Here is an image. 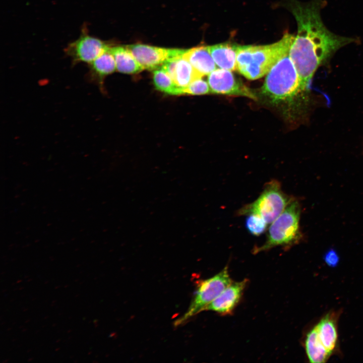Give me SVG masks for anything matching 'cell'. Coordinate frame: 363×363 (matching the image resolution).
Instances as JSON below:
<instances>
[{
	"mask_svg": "<svg viewBox=\"0 0 363 363\" xmlns=\"http://www.w3.org/2000/svg\"><path fill=\"white\" fill-rule=\"evenodd\" d=\"M315 327L322 343L331 354L335 349L338 338L335 315L327 314Z\"/></svg>",
	"mask_w": 363,
	"mask_h": 363,
	"instance_id": "cell-15",
	"label": "cell"
},
{
	"mask_svg": "<svg viewBox=\"0 0 363 363\" xmlns=\"http://www.w3.org/2000/svg\"><path fill=\"white\" fill-rule=\"evenodd\" d=\"M110 50L114 57L117 71L135 74L144 69L126 46H110Z\"/></svg>",
	"mask_w": 363,
	"mask_h": 363,
	"instance_id": "cell-16",
	"label": "cell"
},
{
	"mask_svg": "<svg viewBox=\"0 0 363 363\" xmlns=\"http://www.w3.org/2000/svg\"><path fill=\"white\" fill-rule=\"evenodd\" d=\"M182 56L202 77L208 75L216 69V65L210 52L209 46L200 45L186 50Z\"/></svg>",
	"mask_w": 363,
	"mask_h": 363,
	"instance_id": "cell-12",
	"label": "cell"
},
{
	"mask_svg": "<svg viewBox=\"0 0 363 363\" xmlns=\"http://www.w3.org/2000/svg\"><path fill=\"white\" fill-rule=\"evenodd\" d=\"M324 0L302 3L289 0L287 8L297 25V32L289 55L299 75L302 91L308 89L318 69L341 47L358 41L355 38L336 35L329 31L321 17Z\"/></svg>",
	"mask_w": 363,
	"mask_h": 363,
	"instance_id": "cell-1",
	"label": "cell"
},
{
	"mask_svg": "<svg viewBox=\"0 0 363 363\" xmlns=\"http://www.w3.org/2000/svg\"><path fill=\"white\" fill-rule=\"evenodd\" d=\"M144 69L149 70L160 68L168 58L182 55L186 49L165 48L142 44L126 46Z\"/></svg>",
	"mask_w": 363,
	"mask_h": 363,
	"instance_id": "cell-8",
	"label": "cell"
},
{
	"mask_svg": "<svg viewBox=\"0 0 363 363\" xmlns=\"http://www.w3.org/2000/svg\"><path fill=\"white\" fill-rule=\"evenodd\" d=\"M305 346L308 359L312 363L325 362L331 354L320 341L315 326L307 334Z\"/></svg>",
	"mask_w": 363,
	"mask_h": 363,
	"instance_id": "cell-17",
	"label": "cell"
},
{
	"mask_svg": "<svg viewBox=\"0 0 363 363\" xmlns=\"http://www.w3.org/2000/svg\"><path fill=\"white\" fill-rule=\"evenodd\" d=\"M110 46L109 43L90 35L84 26L80 37L68 44L65 52L71 57L73 65L79 63L89 64Z\"/></svg>",
	"mask_w": 363,
	"mask_h": 363,
	"instance_id": "cell-7",
	"label": "cell"
},
{
	"mask_svg": "<svg viewBox=\"0 0 363 363\" xmlns=\"http://www.w3.org/2000/svg\"><path fill=\"white\" fill-rule=\"evenodd\" d=\"M183 94L190 95H201L211 92L208 83L202 78L193 80L187 86L184 87Z\"/></svg>",
	"mask_w": 363,
	"mask_h": 363,
	"instance_id": "cell-20",
	"label": "cell"
},
{
	"mask_svg": "<svg viewBox=\"0 0 363 363\" xmlns=\"http://www.w3.org/2000/svg\"><path fill=\"white\" fill-rule=\"evenodd\" d=\"M294 37L286 33L279 41L271 44H237V71L249 80L263 77L279 59L289 53Z\"/></svg>",
	"mask_w": 363,
	"mask_h": 363,
	"instance_id": "cell-2",
	"label": "cell"
},
{
	"mask_svg": "<svg viewBox=\"0 0 363 363\" xmlns=\"http://www.w3.org/2000/svg\"><path fill=\"white\" fill-rule=\"evenodd\" d=\"M153 82L156 88L171 95L183 94V88L178 86L170 76L161 68L153 72Z\"/></svg>",
	"mask_w": 363,
	"mask_h": 363,
	"instance_id": "cell-18",
	"label": "cell"
},
{
	"mask_svg": "<svg viewBox=\"0 0 363 363\" xmlns=\"http://www.w3.org/2000/svg\"><path fill=\"white\" fill-rule=\"evenodd\" d=\"M294 197L282 190L279 182L272 179L267 182L258 198L253 202L239 209L238 216L254 213L261 216L268 224H271L284 210Z\"/></svg>",
	"mask_w": 363,
	"mask_h": 363,
	"instance_id": "cell-5",
	"label": "cell"
},
{
	"mask_svg": "<svg viewBox=\"0 0 363 363\" xmlns=\"http://www.w3.org/2000/svg\"><path fill=\"white\" fill-rule=\"evenodd\" d=\"M182 55L167 59L160 68L170 76L176 84L184 88L193 80L203 77Z\"/></svg>",
	"mask_w": 363,
	"mask_h": 363,
	"instance_id": "cell-10",
	"label": "cell"
},
{
	"mask_svg": "<svg viewBox=\"0 0 363 363\" xmlns=\"http://www.w3.org/2000/svg\"><path fill=\"white\" fill-rule=\"evenodd\" d=\"M325 262L330 266H336L339 262L338 254L333 250L328 251L324 257Z\"/></svg>",
	"mask_w": 363,
	"mask_h": 363,
	"instance_id": "cell-21",
	"label": "cell"
},
{
	"mask_svg": "<svg viewBox=\"0 0 363 363\" xmlns=\"http://www.w3.org/2000/svg\"><path fill=\"white\" fill-rule=\"evenodd\" d=\"M247 216L246 227L250 234L259 236L265 232L268 224L263 218L254 213Z\"/></svg>",
	"mask_w": 363,
	"mask_h": 363,
	"instance_id": "cell-19",
	"label": "cell"
},
{
	"mask_svg": "<svg viewBox=\"0 0 363 363\" xmlns=\"http://www.w3.org/2000/svg\"><path fill=\"white\" fill-rule=\"evenodd\" d=\"M207 80L211 93L257 98L253 92L238 81L230 71L216 69L208 75Z\"/></svg>",
	"mask_w": 363,
	"mask_h": 363,
	"instance_id": "cell-9",
	"label": "cell"
},
{
	"mask_svg": "<svg viewBox=\"0 0 363 363\" xmlns=\"http://www.w3.org/2000/svg\"><path fill=\"white\" fill-rule=\"evenodd\" d=\"M301 208L295 198L269 228L265 243L254 252L269 250L276 247H290L297 244L302 237L299 220Z\"/></svg>",
	"mask_w": 363,
	"mask_h": 363,
	"instance_id": "cell-4",
	"label": "cell"
},
{
	"mask_svg": "<svg viewBox=\"0 0 363 363\" xmlns=\"http://www.w3.org/2000/svg\"><path fill=\"white\" fill-rule=\"evenodd\" d=\"M232 283L228 269H224L216 275L202 281L198 286L194 298L186 312L176 320L174 325L185 323L192 317L203 311V309L215 299Z\"/></svg>",
	"mask_w": 363,
	"mask_h": 363,
	"instance_id": "cell-6",
	"label": "cell"
},
{
	"mask_svg": "<svg viewBox=\"0 0 363 363\" xmlns=\"http://www.w3.org/2000/svg\"><path fill=\"white\" fill-rule=\"evenodd\" d=\"M247 283V279L232 282L203 311H213L222 315L230 313L240 299Z\"/></svg>",
	"mask_w": 363,
	"mask_h": 363,
	"instance_id": "cell-11",
	"label": "cell"
},
{
	"mask_svg": "<svg viewBox=\"0 0 363 363\" xmlns=\"http://www.w3.org/2000/svg\"><path fill=\"white\" fill-rule=\"evenodd\" d=\"M300 91V80L288 53L267 74L261 92L272 102L278 103L292 98Z\"/></svg>",
	"mask_w": 363,
	"mask_h": 363,
	"instance_id": "cell-3",
	"label": "cell"
},
{
	"mask_svg": "<svg viewBox=\"0 0 363 363\" xmlns=\"http://www.w3.org/2000/svg\"><path fill=\"white\" fill-rule=\"evenodd\" d=\"M237 45L223 43L209 46L210 54L217 67L230 71L237 70Z\"/></svg>",
	"mask_w": 363,
	"mask_h": 363,
	"instance_id": "cell-13",
	"label": "cell"
},
{
	"mask_svg": "<svg viewBox=\"0 0 363 363\" xmlns=\"http://www.w3.org/2000/svg\"><path fill=\"white\" fill-rule=\"evenodd\" d=\"M110 46L89 64L90 78L99 84L101 83L104 77L116 70L114 57L110 50Z\"/></svg>",
	"mask_w": 363,
	"mask_h": 363,
	"instance_id": "cell-14",
	"label": "cell"
}]
</instances>
